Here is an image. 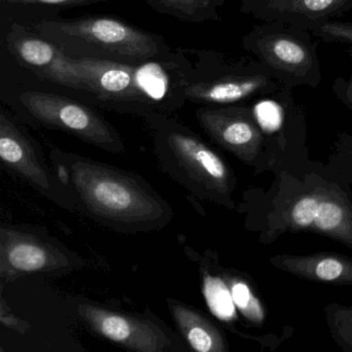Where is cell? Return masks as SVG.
Listing matches in <instances>:
<instances>
[{
  "mask_svg": "<svg viewBox=\"0 0 352 352\" xmlns=\"http://www.w3.org/2000/svg\"><path fill=\"white\" fill-rule=\"evenodd\" d=\"M3 3L16 5L55 6V7H87L98 3H110L112 0H0Z\"/></svg>",
  "mask_w": 352,
  "mask_h": 352,
  "instance_id": "cell-22",
  "label": "cell"
},
{
  "mask_svg": "<svg viewBox=\"0 0 352 352\" xmlns=\"http://www.w3.org/2000/svg\"><path fill=\"white\" fill-rule=\"evenodd\" d=\"M311 34L284 22H263L243 38L242 46L282 86L317 88L321 82L320 61Z\"/></svg>",
  "mask_w": 352,
  "mask_h": 352,
  "instance_id": "cell-6",
  "label": "cell"
},
{
  "mask_svg": "<svg viewBox=\"0 0 352 352\" xmlns=\"http://www.w3.org/2000/svg\"><path fill=\"white\" fill-rule=\"evenodd\" d=\"M168 308L177 329L193 350L199 352L228 351L223 331L205 313L172 298H168Z\"/></svg>",
  "mask_w": 352,
  "mask_h": 352,
  "instance_id": "cell-16",
  "label": "cell"
},
{
  "mask_svg": "<svg viewBox=\"0 0 352 352\" xmlns=\"http://www.w3.org/2000/svg\"><path fill=\"white\" fill-rule=\"evenodd\" d=\"M350 56L352 57V49L349 50ZM333 96L345 104L348 109L352 110V76L349 79H339L333 82L331 86Z\"/></svg>",
  "mask_w": 352,
  "mask_h": 352,
  "instance_id": "cell-23",
  "label": "cell"
},
{
  "mask_svg": "<svg viewBox=\"0 0 352 352\" xmlns=\"http://www.w3.org/2000/svg\"><path fill=\"white\" fill-rule=\"evenodd\" d=\"M221 272L230 286L232 300L238 311L253 324H263L265 320V309L258 296L253 292L250 283L236 272L228 270H221Z\"/></svg>",
  "mask_w": 352,
  "mask_h": 352,
  "instance_id": "cell-19",
  "label": "cell"
},
{
  "mask_svg": "<svg viewBox=\"0 0 352 352\" xmlns=\"http://www.w3.org/2000/svg\"><path fill=\"white\" fill-rule=\"evenodd\" d=\"M195 119L214 143L245 164L261 153L265 133L252 104H207L195 111Z\"/></svg>",
  "mask_w": 352,
  "mask_h": 352,
  "instance_id": "cell-11",
  "label": "cell"
},
{
  "mask_svg": "<svg viewBox=\"0 0 352 352\" xmlns=\"http://www.w3.org/2000/svg\"><path fill=\"white\" fill-rule=\"evenodd\" d=\"M270 263L277 269L302 279L352 286V258L339 253L278 254L270 257Z\"/></svg>",
  "mask_w": 352,
  "mask_h": 352,
  "instance_id": "cell-15",
  "label": "cell"
},
{
  "mask_svg": "<svg viewBox=\"0 0 352 352\" xmlns=\"http://www.w3.org/2000/svg\"><path fill=\"white\" fill-rule=\"evenodd\" d=\"M209 261H201V290L212 314L226 324H234L238 319L236 305L230 286L221 270H213Z\"/></svg>",
  "mask_w": 352,
  "mask_h": 352,
  "instance_id": "cell-17",
  "label": "cell"
},
{
  "mask_svg": "<svg viewBox=\"0 0 352 352\" xmlns=\"http://www.w3.org/2000/svg\"><path fill=\"white\" fill-rule=\"evenodd\" d=\"M36 30L75 59L140 65L174 51L164 36L110 16L47 19L40 22Z\"/></svg>",
  "mask_w": 352,
  "mask_h": 352,
  "instance_id": "cell-4",
  "label": "cell"
},
{
  "mask_svg": "<svg viewBox=\"0 0 352 352\" xmlns=\"http://www.w3.org/2000/svg\"><path fill=\"white\" fill-rule=\"evenodd\" d=\"M85 85L83 98L107 110L143 117L173 115L187 102L191 71L188 50L174 49L168 56L140 65L72 58Z\"/></svg>",
  "mask_w": 352,
  "mask_h": 352,
  "instance_id": "cell-2",
  "label": "cell"
},
{
  "mask_svg": "<svg viewBox=\"0 0 352 352\" xmlns=\"http://www.w3.org/2000/svg\"><path fill=\"white\" fill-rule=\"evenodd\" d=\"M351 152H352V147H351Z\"/></svg>",
  "mask_w": 352,
  "mask_h": 352,
  "instance_id": "cell-25",
  "label": "cell"
},
{
  "mask_svg": "<svg viewBox=\"0 0 352 352\" xmlns=\"http://www.w3.org/2000/svg\"><path fill=\"white\" fill-rule=\"evenodd\" d=\"M285 221L294 232H315L352 247V206L336 191L316 189L298 197Z\"/></svg>",
  "mask_w": 352,
  "mask_h": 352,
  "instance_id": "cell-13",
  "label": "cell"
},
{
  "mask_svg": "<svg viewBox=\"0 0 352 352\" xmlns=\"http://www.w3.org/2000/svg\"><path fill=\"white\" fill-rule=\"evenodd\" d=\"M154 152L162 172L191 195L232 208L236 179L223 157L173 115H148Z\"/></svg>",
  "mask_w": 352,
  "mask_h": 352,
  "instance_id": "cell-3",
  "label": "cell"
},
{
  "mask_svg": "<svg viewBox=\"0 0 352 352\" xmlns=\"http://www.w3.org/2000/svg\"><path fill=\"white\" fill-rule=\"evenodd\" d=\"M0 314H1L0 315V321H1V324L6 325V327H11V329L21 331V333H24V331L30 327V325H28V323L24 322L23 320L18 318L15 315L12 314L10 309H8V311H6V307L3 302H1Z\"/></svg>",
  "mask_w": 352,
  "mask_h": 352,
  "instance_id": "cell-24",
  "label": "cell"
},
{
  "mask_svg": "<svg viewBox=\"0 0 352 352\" xmlns=\"http://www.w3.org/2000/svg\"><path fill=\"white\" fill-rule=\"evenodd\" d=\"M0 160L8 170L63 209L75 211L73 199L49 166L38 142L6 109L0 111Z\"/></svg>",
  "mask_w": 352,
  "mask_h": 352,
  "instance_id": "cell-9",
  "label": "cell"
},
{
  "mask_svg": "<svg viewBox=\"0 0 352 352\" xmlns=\"http://www.w3.org/2000/svg\"><path fill=\"white\" fill-rule=\"evenodd\" d=\"M190 74L187 102L203 104H234L274 94L281 84L256 59L226 56L214 50H188Z\"/></svg>",
  "mask_w": 352,
  "mask_h": 352,
  "instance_id": "cell-5",
  "label": "cell"
},
{
  "mask_svg": "<svg viewBox=\"0 0 352 352\" xmlns=\"http://www.w3.org/2000/svg\"><path fill=\"white\" fill-rule=\"evenodd\" d=\"M352 10V0H242L241 11L263 22H284L312 32Z\"/></svg>",
  "mask_w": 352,
  "mask_h": 352,
  "instance_id": "cell-14",
  "label": "cell"
},
{
  "mask_svg": "<svg viewBox=\"0 0 352 352\" xmlns=\"http://www.w3.org/2000/svg\"><path fill=\"white\" fill-rule=\"evenodd\" d=\"M325 314L333 339L352 351V307L331 304L325 308Z\"/></svg>",
  "mask_w": 352,
  "mask_h": 352,
  "instance_id": "cell-20",
  "label": "cell"
},
{
  "mask_svg": "<svg viewBox=\"0 0 352 352\" xmlns=\"http://www.w3.org/2000/svg\"><path fill=\"white\" fill-rule=\"evenodd\" d=\"M157 13L188 23H204L220 18L226 0H146Z\"/></svg>",
  "mask_w": 352,
  "mask_h": 352,
  "instance_id": "cell-18",
  "label": "cell"
},
{
  "mask_svg": "<svg viewBox=\"0 0 352 352\" xmlns=\"http://www.w3.org/2000/svg\"><path fill=\"white\" fill-rule=\"evenodd\" d=\"M6 46L12 57L36 77L84 94L85 85L71 57L38 32L14 24L6 36Z\"/></svg>",
  "mask_w": 352,
  "mask_h": 352,
  "instance_id": "cell-12",
  "label": "cell"
},
{
  "mask_svg": "<svg viewBox=\"0 0 352 352\" xmlns=\"http://www.w3.org/2000/svg\"><path fill=\"white\" fill-rule=\"evenodd\" d=\"M17 102L22 113L42 126L65 131L110 153L126 154V146L118 131L85 102L40 90L21 92Z\"/></svg>",
  "mask_w": 352,
  "mask_h": 352,
  "instance_id": "cell-7",
  "label": "cell"
},
{
  "mask_svg": "<svg viewBox=\"0 0 352 352\" xmlns=\"http://www.w3.org/2000/svg\"><path fill=\"white\" fill-rule=\"evenodd\" d=\"M77 314L92 333L125 349L166 352L176 349L174 333L162 321L81 302Z\"/></svg>",
  "mask_w": 352,
  "mask_h": 352,
  "instance_id": "cell-10",
  "label": "cell"
},
{
  "mask_svg": "<svg viewBox=\"0 0 352 352\" xmlns=\"http://www.w3.org/2000/svg\"><path fill=\"white\" fill-rule=\"evenodd\" d=\"M82 267L81 257L40 230L0 226V278L3 283L32 274L60 275Z\"/></svg>",
  "mask_w": 352,
  "mask_h": 352,
  "instance_id": "cell-8",
  "label": "cell"
},
{
  "mask_svg": "<svg viewBox=\"0 0 352 352\" xmlns=\"http://www.w3.org/2000/svg\"><path fill=\"white\" fill-rule=\"evenodd\" d=\"M323 42L345 43L352 45V22L331 21L321 24L311 32Z\"/></svg>",
  "mask_w": 352,
  "mask_h": 352,
  "instance_id": "cell-21",
  "label": "cell"
},
{
  "mask_svg": "<svg viewBox=\"0 0 352 352\" xmlns=\"http://www.w3.org/2000/svg\"><path fill=\"white\" fill-rule=\"evenodd\" d=\"M50 164L76 210L108 230L142 234L174 219L170 204L135 173L53 147Z\"/></svg>",
  "mask_w": 352,
  "mask_h": 352,
  "instance_id": "cell-1",
  "label": "cell"
}]
</instances>
